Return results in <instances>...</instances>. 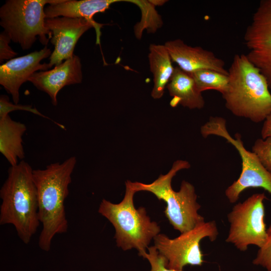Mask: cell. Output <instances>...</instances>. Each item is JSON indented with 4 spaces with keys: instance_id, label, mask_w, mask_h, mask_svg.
Listing matches in <instances>:
<instances>
[{
    "instance_id": "1",
    "label": "cell",
    "mask_w": 271,
    "mask_h": 271,
    "mask_svg": "<svg viewBox=\"0 0 271 271\" xmlns=\"http://www.w3.org/2000/svg\"><path fill=\"white\" fill-rule=\"evenodd\" d=\"M76 164V157L72 156L62 163H52L45 169L33 171L38 196V217L42 225L38 245L45 251L50 250L52 239L56 234L68 231L64 202L69 193L68 187Z\"/></svg>"
},
{
    "instance_id": "2",
    "label": "cell",
    "mask_w": 271,
    "mask_h": 271,
    "mask_svg": "<svg viewBox=\"0 0 271 271\" xmlns=\"http://www.w3.org/2000/svg\"><path fill=\"white\" fill-rule=\"evenodd\" d=\"M33 171L23 160L11 166L0 190V224L13 225L18 237L26 244L31 241L40 224Z\"/></svg>"
},
{
    "instance_id": "3",
    "label": "cell",
    "mask_w": 271,
    "mask_h": 271,
    "mask_svg": "<svg viewBox=\"0 0 271 271\" xmlns=\"http://www.w3.org/2000/svg\"><path fill=\"white\" fill-rule=\"evenodd\" d=\"M228 84L222 97L233 115L255 123L271 113V93L266 78L246 54H235L228 70Z\"/></svg>"
},
{
    "instance_id": "4",
    "label": "cell",
    "mask_w": 271,
    "mask_h": 271,
    "mask_svg": "<svg viewBox=\"0 0 271 271\" xmlns=\"http://www.w3.org/2000/svg\"><path fill=\"white\" fill-rule=\"evenodd\" d=\"M136 191L131 181L125 182L123 199L117 204L102 199L98 212L112 224L117 246L123 250L136 249L140 256L146 252L151 241L160 233V227L151 220L145 208L137 209L133 204Z\"/></svg>"
},
{
    "instance_id": "5",
    "label": "cell",
    "mask_w": 271,
    "mask_h": 271,
    "mask_svg": "<svg viewBox=\"0 0 271 271\" xmlns=\"http://www.w3.org/2000/svg\"><path fill=\"white\" fill-rule=\"evenodd\" d=\"M190 167V165L187 161L178 160L166 174L160 175L150 184L131 182L137 192H150L159 200L166 202L165 214L174 228L181 233L205 222L204 218L198 213L201 206L197 201V195L193 185L183 180L178 191H175L172 187V179L177 172Z\"/></svg>"
},
{
    "instance_id": "6",
    "label": "cell",
    "mask_w": 271,
    "mask_h": 271,
    "mask_svg": "<svg viewBox=\"0 0 271 271\" xmlns=\"http://www.w3.org/2000/svg\"><path fill=\"white\" fill-rule=\"evenodd\" d=\"M64 0H8L0 8V25L11 41L23 50L30 49L38 38L47 46L52 33L45 26V6Z\"/></svg>"
},
{
    "instance_id": "7",
    "label": "cell",
    "mask_w": 271,
    "mask_h": 271,
    "mask_svg": "<svg viewBox=\"0 0 271 271\" xmlns=\"http://www.w3.org/2000/svg\"><path fill=\"white\" fill-rule=\"evenodd\" d=\"M225 118L211 116L200 128L203 137L213 135L222 137L237 150L242 162V170L238 179L233 182L225 191V195L231 203L236 202L240 194L250 188H261L271 194V173L259 162L255 154L244 147L241 135L236 133L234 138L226 128Z\"/></svg>"
},
{
    "instance_id": "8",
    "label": "cell",
    "mask_w": 271,
    "mask_h": 271,
    "mask_svg": "<svg viewBox=\"0 0 271 271\" xmlns=\"http://www.w3.org/2000/svg\"><path fill=\"white\" fill-rule=\"evenodd\" d=\"M218 235V230L214 221L204 222L174 239L159 233L154 238V246L165 258L167 268L183 270L187 265H202L204 260L200 241L206 237L213 241Z\"/></svg>"
},
{
    "instance_id": "9",
    "label": "cell",
    "mask_w": 271,
    "mask_h": 271,
    "mask_svg": "<svg viewBox=\"0 0 271 271\" xmlns=\"http://www.w3.org/2000/svg\"><path fill=\"white\" fill-rule=\"evenodd\" d=\"M264 193L252 195L235 204L227 215L230 228L226 241L244 251L250 245L260 248L266 237Z\"/></svg>"
},
{
    "instance_id": "10",
    "label": "cell",
    "mask_w": 271,
    "mask_h": 271,
    "mask_svg": "<svg viewBox=\"0 0 271 271\" xmlns=\"http://www.w3.org/2000/svg\"><path fill=\"white\" fill-rule=\"evenodd\" d=\"M249 60L266 78L271 89V0H262L244 36Z\"/></svg>"
},
{
    "instance_id": "11",
    "label": "cell",
    "mask_w": 271,
    "mask_h": 271,
    "mask_svg": "<svg viewBox=\"0 0 271 271\" xmlns=\"http://www.w3.org/2000/svg\"><path fill=\"white\" fill-rule=\"evenodd\" d=\"M45 25L52 33L50 42L54 46L49 58L51 67L72 57L79 38L93 28V25L85 19L65 17L46 18Z\"/></svg>"
},
{
    "instance_id": "12",
    "label": "cell",
    "mask_w": 271,
    "mask_h": 271,
    "mask_svg": "<svg viewBox=\"0 0 271 271\" xmlns=\"http://www.w3.org/2000/svg\"><path fill=\"white\" fill-rule=\"evenodd\" d=\"M52 53L45 46L39 51L13 58L0 66V84L12 95L15 104L19 102V90L24 83L38 70L46 71L51 68L49 63L42 64L41 61Z\"/></svg>"
},
{
    "instance_id": "13",
    "label": "cell",
    "mask_w": 271,
    "mask_h": 271,
    "mask_svg": "<svg viewBox=\"0 0 271 271\" xmlns=\"http://www.w3.org/2000/svg\"><path fill=\"white\" fill-rule=\"evenodd\" d=\"M83 79L80 58L75 55L50 70L34 73L29 79L38 89L46 93L54 105H57V95L64 86L81 83Z\"/></svg>"
},
{
    "instance_id": "14",
    "label": "cell",
    "mask_w": 271,
    "mask_h": 271,
    "mask_svg": "<svg viewBox=\"0 0 271 271\" xmlns=\"http://www.w3.org/2000/svg\"><path fill=\"white\" fill-rule=\"evenodd\" d=\"M173 62L181 69L190 73L201 69H209L228 75L225 62L212 52L199 46H191L177 39L164 45Z\"/></svg>"
},
{
    "instance_id": "15",
    "label": "cell",
    "mask_w": 271,
    "mask_h": 271,
    "mask_svg": "<svg viewBox=\"0 0 271 271\" xmlns=\"http://www.w3.org/2000/svg\"><path fill=\"white\" fill-rule=\"evenodd\" d=\"M125 0H64L63 2L48 5L45 8L46 18L65 17L83 18L91 23L95 29L96 44L100 45L101 31L103 24L97 23L93 16L98 13L104 12L113 3Z\"/></svg>"
},
{
    "instance_id": "16",
    "label": "cell",
    "mask_w": 271,
    "mask_h": 271,
    "mask_svg": "<svg viewBox=\"0 0 271 271\" xmlns=\"http://www.w3.org/2000/svg\"><path fill=\"white\" fill-rule=\"evenodd\" d=\"M167 88L172 97L170 105H181L189 109H201L205 106V100L191 75L179 67H175L173 75Z\"/></svg>"
},
{
    "instance_id": "17",
    "label": "cell",
    "mask_w": 271,
    "mask_h": 271,
    "mask_svg": "<svg viewBox=\"0 0 271 271\" xmlns=\"http://www.w3.org/2000/svg\"><path fill=\"white\" fill-rule=\"evenodd\" d=\"M26 130L25 124L13 120L9 115L0 118V152L11 166L25 157L23 136Z\"/></svg>"
},
{
    "instance_id": "18",
    "label": "cell",
    "mask_w": 271,
    "mask_h": 271,
    "mask_svg": "<svg viewBox=\"0 0 271 271\" xmlns=\"http://www.w3.org/2000/svg\"><path fill=\"white\" fill-rule=\"evenodd\" d=\"M148 55L150 67L153 74L154 86L151 96L160 99L164 95L165 88L174 71L170 55L164 45L151 44Z\"/></svg>"
},
{
    "instance_id": "19",
    "label": "cell",
    "mask_w": 271,
    "mask_h": 271,
    "mask_svg": "<svg viewBox=\"0 0 271 271\" xmlns=\"http://www.w3.org/2000/svg\"><path fill=\"white\" fill-rule=\"evenodd\" d=\"M194 79L199 90H214L222 95L228 84V75L209 69H201L189 73Z\"/></svg>"
},
{
    "instance_id": "20",
    "label": "cell",
    "mask_w": 271,
    "mask_h": 271,
    "mask_svg": "<svg viewBox=\"0 0 271 271\" xmlns=\"http://www.w3.org/2000/svg\"><path fill=\"white\" fill-rule=\"evenodd\" d=\"M133 4L137 5L142 12V20L136 26L134 33L138 39H141L142 31L147 29L150 32L154 33L163 24L161 18L155 9V6L149 1L134 0Z\"/></svg>"
},
{
    "instance_id": "21",
    "label": "cell",
    "mask_w": 271,
    "mask_h": 271,
    "mask_svg": "<svg viewBox=\"0 0 271 271\" xmlns=\"http://www.w3.org/2000/svg\"><path fill=\"white\" fill-rule=\"evenodd\" d=\"M252 152L264 168L271 173V137L257 139L252 147Z\"/></svg>"
},
{
    "instance_id": "22",
    "label": "cell",
    "mask_w": 271,
    "mask_h": 271,
    "mask_svg": "<svg viewBox=\"0 0 271 271\" xmlns=\"http://www.w3.org/2000/svg\"><path fill=\"white\" fill-rule=\"evenodd\" d=\"M252 263L263 267L267 271H271V224L266 229L265 241L262 246L259 248Z\"/></svg>"
},
{
    "instance_id": "23",
    "label": "cell",
    "mask_w": 271,
    "mask_h": 271,
    "mask_svg": "<svg viewBox=\"0 0 271 271\" xmlns=\"http://www.w3.org/2000/svg\"><path fill=\"white\" fill-rule=\"evenodd\" d=\"M23 110L27 111L34 113L36 115H38L42 117L53 121L55 123L60 126L61 128H64V126L60 124L55 122L51 119H50L47 116L42 114L40 113L36 108H33L31 105H24L19 104L12 103L10 101L9 97L6 95H1L0 97V118L5 117L9 114V113L14 110Z\"/></svg>"
},
{
    "instance_id": "24",
    "label": "cell",
    "mask_w": 271,
    "mask_h": 271,
    "mask_svg": "<svg viewBox=\"0 0 271 271\" xmlns=\"http://www.w3.org/2000/svg\"><path fill=\"white\" fill-rule=\"evenodd\" d=\"M147 249L148 253L146 251L140 256L149 260L151 265V270L149 271H183L167 268L165 258L159 253L154 246L149 247Z\"/></svg>"
},
{
    "instance_id": "25",
    "label": "cell",
    "mask_w": 271,
    "mask_h": 271,
    "mask_svg": "<svg viewBox=\"0 0 271 271\" xmlns=\"http://www.w3.org/2000/svg\"><path fill=\"white\" fill-rule=\"evenodd\" d=\"M11 40L8 35L3 31L0 34V62L4 60L12 59L17 55L9 45Z\"/></svg>"
},
{
    "instance_id": "26",
    "label": "cell",
    "mask_w": 271,
    "mask_h": 271,
    "mask_svg": "<svg viewBox=\"0 0 271 271\" xmlns=\"http://www.w3.org/2000/svg\"><path fill=\"white\" fill-rule=\"evenodd\" d=\"M261 136L262 139L271 137V113L263 121L261 130Z\"/></svg>"
},
{
    "instance_id": "27",
    "label": "cell",
    "mask_w": 271,
    "mask_h": 271,
    "mask_svg": "<svg viewBox=\"0 0 271 271\" xmlns=\"http://www.w3.org/2000/svg\"><path fill=\"white\" fill-rule=\"evenodd\" d=\"M150 3L154 6H161L167 2V1L165 0H149Z\"/></svg>"
}]
</instances>
